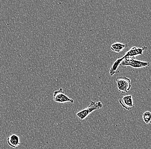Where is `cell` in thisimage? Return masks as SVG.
Returning a JSON list of instances; mask_svg holds the SVG:
<instances>
[{"mask_svg": "<svg viewBox=\"0 0 151 149\" xmlns=\"http://www.w3.org/2000/svg\"><path fill=\"white\" fill-rule=\"evenodd\" d=\"M120 66L122 68H126L127 66H131L134 68H146L150 66V63L136 60L135 57H124Z\"/></svg>", "mask_w": 151, "mask_h": 149, "instance_id": "obj_1", "label": "cell"}, {"mask_svg": "<svg viewBox=\"0 0 151 149\" xmlns=\"http://www.w3.org/2000/svg\"><path fill=\"white\" fill-rule=\"evenodd\" d=\"M102 107L103 104L101 101L95 102L94 101H91L89 106L86 109L81 110L77 113L76 116L81 120H83L89 115L91 113L98 109H101Z\"/></svg>", "mask_w": 151, "mask_h": 149, "instance_id": "obj_2", "label": "cell"}, {"mask_svg": "<svg viewBox=\"0 0 151 149\" xmlns=\"http://www.w3.org/2000/svg\"><path fill=\"white\" fill-rule=\"evenodd\" d=\"M116 81L118 91L121 93H127L132 87L131 80L127 77H118L116 79Z\"/></svg>", "mask_w": 151, "mask_h": 149, "instance_id": "obj_3", "label": "cell"}, {"mask_svg": "<svg viewBox=\"0 0 151 149\" xmlns=\"http://www.w3.org/2000/svg\"><path fill=\"white\" fill-rule=\"evenodd\" d=\"M53 100L58 103H64L69 102L71 103H73L74 100L70 99L69 97L66 96L64 93L62 88H60L58 90H57L54 92Z\"/></svg>", "mask_w": 151, "mask_h": 149, "instance_id": "obj_4", "label": "cell"}, {"mask_svg": "<svg viewBox=\"0 0 151 149\" xmlns=\"http://www.w3.org/2000/svg\"><path fill=\"white\" fill-rule=\"evenodd\" d=\"M119 103L122 107L127 111H130L134 108V101L132 95L124 96L119 99Z\"/></svg>", "mask_w": 151, "mask_h": 149, "instance_id": "obj_5", "label": "cell"}, {"mask_svg": "<svg viewBox=\"0 0 151 149\" xmlns=\"http://www.w3.org/2000/svg\"><path fill=\"white\" fill-rule=\"evenodd\" d=\"M147 47L142 46L141 48L133 47L124 55V57H135L137 55H142L144 51L147 49Z\"/></svg>", "mask_w": 151, "mask_h": 149, "instance_id": "obj_6", "label": "cell"}, {"mask_svg": "<svg viewBox=\"0 0 151 149\" xmlns=\"http://www.w3.org/2000/svg\"><path fill=\"white\" fill-rule=\"evenodd\" d=\"M124 57L123 56L122 58H118L114 63H113V66L110 68L109 70V74L111 76H113L115 74H117L119 72V67L120 66L123 60L124 59Z\"/></svg>", "mask_w": 151, "mask_h": 149, "instance_id": "obj_7", "label": "cell"}, {"mask_svg": "<svg viewBox=\"0 0 151 149\" xmlns=\"http://www.w3.org/2000/svg\"><path fill=\"white\" fill-rule=\"evenodd\" d=\"M7 143L8 145L13 148H16L19 146V137L16 135H11L7 138Z\"/></svg>", "mask_w": 151, "mask_h": 149, "instance_id": "obj_8", "label": "cell"}, {"mask_svg": "<svg viewBox=\"0 0 151 149\" xmlns=\"http://www.w3.org/2000/svg\"><path fill=\"white\" fill-rule=\"evenodd\" d=\"M127 47V43H122L116 42L112 44L111 45L110 49L113 52L116 53H120L124 49H125Z\"/></svg>", "mask_w": 151, "mask_h": 149, "instance_id": "obj_9", "label": "cell"}, {"mask_svg": "<svg viewBox=\"0 0 151 149\" xmlns=\"http://www.w3.org/2000/svg\"><path fill=\"white\" fill-rule=\"evenodd\" d=\"M142 119L146 124H150L151 120V112L149 111L144 112L142 115Z\"/></svg>", "mask_w": 151, "mask_h": 149, "instance_id": "obj_10", "label": "cell"}, {"mask_svg": "<svg viewBox=\"0 0 151 149\" xmlns=\"http://www.w3.org/2000/svg\"><path fill=\"white\" fill-rule=\"evenodd\" d=\"M150 124H151V120L150 121Z\"/></svg>", "mask_w": 151, "mask_h": 149, "instance_id": "obj_11", "label": "cell"}]
</instances>
